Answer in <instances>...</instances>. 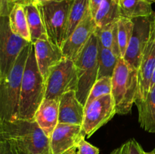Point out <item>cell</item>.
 Masks as SVG:
<instances>
[{"label":"cell","mask_w":155,"mask_h":154,"mask_svg":"<svg viewBox=\"0 0 155 154\" xmlns=\"http://www.w3.org/2000/svg\"><path fill=\"white\" fill-rule=\"evenodd\" d=\"M9 24L12 32L23 38L26 41L31 42L27 16L24 5L15 4L9 14Z\"/></svg>","instance_id":"44dd1931"},{"label":"cell","mask_w":155,"mask_h":154,"mask_svg":"<svg viewBox=\"0 0 155 154\" xmlns=\"http://www.w3.org/2000/svg\"><path fill=\"white\" fill-rule=\"evenodd\" d=\"M121 154H143V149L135 139H131L121 145Z\"/></svg>","instance_id":"4316f807"},{"label":"cell","mask_w":155,"mask_h":154,"mask_svg":"<svg viewBox=\"0 0 155 154\" xmlns=\"http://www.w3.org/2000/svg\"><path fill=\"white\" fill-rule=\"evenodd\" d=\"M44 99H59L66 92L77 91L78 85L77 69L73 60L64 57L54 65L45 81Z\"/></svg>","instance_id":"52a82bcc"},{"label":"cell","mask_w":155,"mask_h":154,"mask_svg":"<svg viewBox=\"0 0 155 154\" xmlns=\"http://www.w3.org/2000/svg\"><path fill=\"white\" fill-rule=\"evenodd\" d=\"M90 14L89 0H73L68 16L67 38Z\"/></svg>","instance_id":"cb8c5ba5"},{"label":"cell","mask_w":155,"mask_h":154,"mask_svg":"<svg viewBox=\"0 0 155 154\" xmlns=\"http://www.w3.org/2000/svg\"><path fill=\"white\" fill-rule=\"evenodd\" d=\"M152 16V15H151ZM151 16L133 19L134 23L133 36L123 58L136 69H139L142 54L150 33Z\"/></svg>","instance_id":"8fae6325"},{"label":"cell","mask_w":155,"mask_h":154,"mask_svg":"<svg viewBox=\"0 0 155 154\" xmlns=\"http://www.w3.org/2000/svg\"><path fill=\"white\" fill-rule=\"evenodd\" d=\"M24 8L27 16L31 43H34L38 39L48 38L37 3L32 2L24 5Z\"/></svg>","instance_id":"ac0fdd59"},{"label":"cell","mask_w":155,"mask_h":154,"mask_svg":"<svg viewBox=\"0 0 155 154\" xmlns=\"http://www.w3.org/2000/svg\"><path fill=\"white\" fill-rule=\"evenodd\" d=\"M52 1V0H36V2L38 3V4H41V3L47 2Z\"/></svg>","instance_id":"d590c367"},{"label":"cell","mask_w":155,"mask_h":154,"mask_svg":"<svg viewBox=\"0 0 155 154\" xmlns=\"http://www.w3.org/2000/svg\"><path fill=\"white\" fill-rule=\"evenodd\" d=\"M117 114L114 101L111 95L93 100L85 105L82 127L86 136L90 137Z\"/></svg>","instance_id":"9c48e42d"},{"label":"cell","mask_w":155,"mask_h":154,"mask_svg":"<svg viewBox=\"0 0 155 154\" xmlns=\"http://www.w3.org/2000/svg\"><path fill=\"white\" fill-rule=\"evenodd\" d=\"M30 43L12 32L8 16L0 17V66L2 78L10 72L20 53Z\"/></svg>","instance_id":"ba28073f"},{"label":"cell","mask_w":155,"mask_h":154,"mask_svg":"<svg viewBox=\"0 0 155 154\" xmlns=\"http://www.w3.org/2000/svg\"><path fill=\"white\" fill-rule=\"evenodd\" d=\"M97 24L92 14H89L67 38L61 50L64 57L74 61L95 32Z\"/></svg>","instance_id":"4fadbf2b"},{"label":"cell","mask_w":155,"mask_h":154,"mask_svg":"<svg viewBox=\"0 0 155 154\" xmlns=\"http://www.w3.org/2000/svg\"><path fill=\"white\" fill-rule=\"evenodd\" d=\"M31 43L20 53L10 72L0 82V121L18 119L21 81Z\"/></svg>","instance_id":"3957f363"},{"label":"cell","mask_w":155,"mask_h":154,"mask_svg":"<svg viewBox=\"0 0 155 154\" xmlns=\"http://www.w3.org/2000/svg\"><path fill=\"white\" fill-rule=\"evenodd\" d=\"M98 39L95 32L74 60L78 77L76 95L84 107L91 88L98 78Z\"/></svg>","instance_id":"5b68a950"},{"label":"cell","mask_w":155,"mask_h":154,"mask_svg":"<svg viewBox=\"0 0 155 154\" xmlns=\"http://www.w3.org/2000/svg\"><path fill=\"white\" fill-rule=\"evenodd\" d=\"M143 154H155V152L154 150H153L152 152H145V151H144Z\"/></svg>","instance_id":"8d00e7d4"},{"label":"cell","mask_w":155,"mask_h":154,"mask_svg":"<svg viewBox=\"0 0 155 154\" xmlns=\"http://www.w3.org/2000/svg\"><path fill=\"white\" fill-rule=\"evenodd\" d=\"M2 79V70H1V66H0V82H1Z\"/></svg>","instance_id":"74e56055"},{"label":"cell","mask_w":155,"mask_h":154,"mask_svg":"<svg viewBox=\"0 0 155 154\" xmlns=\"http://www.w3.org/2000/svg\"><path fill=\"white\" fill-rule=\"evenodd\" d=\"M74 154H77V151H76V152H74Z\"/></svg>","instance_id":"ab89813d"},{"label":"cell","mask_w":155,"mask_h":154,"mask_svg":"<svg viewBox=\"0 0 155 154\" xmlns=\"http://www.w3.org/2000/svg\"><path fill=\"white\" fill-rule=\"evenodd\" d=\"M121 57L108 48H106L98 42V79L103 77H112L117 62Z\"/></svg>","instance_id":"7402d4cb"},{"label":"cell","mask_w":155,"mask_h":154,"mask_svg":"<svg viewBox=\"0 0 155 154\" xmlns=\"http://www.w3.org/2000/svg\"><path fill=\"white\" fill-rule=\"evenodd\" d=\"M150 1L152 3H154V2H155V0H150Z\"/></svg>","instance_id":"f35d334b"},{"label":"cell","mask_w":155,"mask_h":154,"mask_svg":"<svg viewBox=\"0 0 155 154\" xmlns=\"http://www.w3.org/2000/svg\"><path fill=\"white\" fill-rule=\"evenodd\" d=\"M86 137L82 125L58 123L49 138L50 154H64Z\"/></svg>","instance_id":"7c38bea8"},{"label":"cell","mask_w":155,"mask_h":154,"mask_svg":"<svg viewBox=\"0 0 155 154\" xmlns=\"http://www.w3.org/2000/svg\"><path fill=\"white\" fill-rule=\"evenodd\" d=\"M73 0H52L38 4L48 40L61 48L67 39L68 21Z\"/></svg>","instance_id":"8992f818"},{"label":"cell","mask_w":155,"mask_h":154,"mask_svg":"<svg viewBox=\"0 0 155 154\" xmlns=\"http://www.w3.org/2000/svg\"><path fill=\"white\" fill-rule=\"evenodd\" d=\"M32 44L34 47L38 68L44 81H45L50 69L64 57L62 50L48 40V38L38 39Z\"/></svg>","instance_id":"5bb4252c"},{"label":"cell","mask_w":155,"mask_h":154,"mask_svg":"<svg viewBox=\"0 0 155 154\" xmlns=\"http://www.w3.org/2000/svg\"><path fill=\"white\" fill-rule=\"evenodd\" d=\"M120 6L121 16L132 20L154 14L150 0H120Z\"/></svg>","instance_id":"d6986e66"},{"label":"cell","mask_w":155,"mask_h":154,"mask_svg":"<svg viewBox=\"0 0 155 154\" xmlns=\"http://www.w3.org/2000/svg\"><path fill=\"white\" fill-rule=\"evenodd\" d=\"M111 77H103V78L98 79L91 88L86 104H89L93 100L100 97L111 95Z\"/></svg>","instance_id":"484cf974"},{"label":"cell","mask_w":155,"mask_h":154,"mask_svg":"<svg viewBox=\"0 0 155 154\" xmlns=\"http://www.w3.org/2000/svg\"><path fill=\"white\" fill-rule=\"evenodd\" d=\"M110 154H121V146L117 148L114 150L112 151V152Z\"/></svg>","instance_id":"836d02e7"},{"label":"cell","mask_w":155,"mask_h":154,"mask_svg":"<svg viewBox=\"0 0 155 154\" xmlns=\"http://www.w3.org/2000/svg\"><path fill=\"white\" fill-rule=\"evenodd\" d=\"M155 85V68L154 69V72H153L152 77H151V83H150V89L153 87V86Z\"/></svg>","instance_id":"d6a6232c"},{"label":"cell","mask_w":155,"mask_h":154,"mask_svg":"<svg viewBox=\"0 0 155 154\" xmlns=\"http://www.w3.org/2000/svg\"><path fill=\"white\" fill-rule=\"evenodd\" d=\"M139 112V122L146 131L155 134V85L148 91L143 101L135 102Z\"/></svg>","instance_id":"e0dca14e"},{"label":"cell","mask_w":155,"mask_h":154,"mask_svg":"<svg viewBox=\"0 0 155 154\" xmlns=\"http://www.w3.org/2000/svg\"><path fill=\"white\" fill-rule=\"evenodd\" d=\"M76 151H77V147L73 148V149H71V150L68 151V152H66L65 153H64V154H74V152H76ZM46 154H50V152H48V153H46Z\"/></svg>","instance_id":"e575fe53"},{"label":"cell","mask_w":155,"mask_h":154,"mask_svg":"<svg viewBox=\"0 0 155 154\" xmlns=\"http://www.w3.org/2000/svg\"><path fill=\"white\" fill-rule=\"evenodd\" d=\"M12 1L15 4H20L22 5H26L30 4L32 2H35L33 0H12Z\"/></svg>","instance_id":"1f68e13d"},{"label":"cell","mask_w":155,"mask_h":154,"mask_svg":"<svg viewBox=\"0 0 155 154\" xmlns=\"http://www.w3.org/2000/svg\"><path fill=\"white\" fill-rule=\"evenodd\" d=\"M33 1H34V2H36V0H33Z\"/></svg>","instance_id":"60d3db41"},{"label":"cell","mask_w":155,"mask_h":154,"mask_svg":"<svg viewBox=\"0 0 155 154\" xmlns=\"http://www.w3.org/2000/svg\"><path fill=\"white\" fill-rule=\"evenodd\" d=\"M59 99H44L34 116L36 123L48 138L59 123Z\"/></svg>","instance_id":"2e32d148"},{"label":"cell","mask_w":155,"mask_h":154,"mask_svg":"<svg viewBox=\"0 0 155 154\" xmlns=\"http://www.w3.org/2000/svg\"><path fill=\"white\" fill-rule=\"evenodd\" d=\"M117 27L118 45H119L121 57L123 58L125 55L129 43H130L132 36H133L134 23L132 19L122 17L118 20Z\"/></svg>","instance_id":"d4e9b609"},{"label":"cell","mask_w":155,"mask_h":154,"mask_svg":"<svg viewBox=\"0 0 155 154\" xmlns=\"http://www.w3.org/2000/svg\"><path fill=\"white\" fill-rule=\"evenodd\" d=\"M85 107L77 99L76 91L66 92L59 101V123L82 125Z\"/></svg>","instance_id":"9a60e30c"},{"label":"cell","mask_w":155,"mask_h":154,"mask_svg":"<svg viewBox=\"0 0 155 154\" xmlns=\"http://www.w3.org/2000/svg\"><path fill=\"white\" fill-rule=\"evenodd\" d=\"M103 0H89V5H90V11L91 14L93 18H95L100 5Z\"/></svg>","instance_id":"f546056e"},{"label":"cell","mask_w":155,"mask_h":154,"mask_svg":"<svg viewBox=\"0 0 155 154\" xmlns=\"http://www.w3.org/2000/svg\"><path fill=\"white\" fill-rule=\"evenodd\" d=\"M155 68V12L151 16L150 33L138 69L139 91L136 101H143L150 90V83Z\"/></svg>","instance_id":"30bf717a"},{"label":"cell","mask_w":155,"mask_h":154,"mask_svg":"<svg viewBox=\"0 0 155 154\" xmlns=\"http://www.w3.org/2000/svg\"><path fill=\"white\" fill-rule=\"evenodd\" d=\"M0 140L8 145L12 154L49 152V138L35 119L0 121Z\"/></svg>","instance_id":"6da1fadb"},{"label":"cell","mask_w":155,"mask_h":154,"mask_svg":"<svg viewBox=\"0 0 155 154\" xmlns=\"http://www.w3.org/2000/svg\"><path fill=\"white\" fill-rule=\"evenodd\" d=\"M0 154H12L8 145L2 140H0Z\"/></svg>","instance_id":"4dcf8cb0"},{"label":"cell","mask_w":155,"mask_h":154,"mask_svg":"<svg viewBox=\"0 0 155 154\" xmlns=\"http://www.w3.org/2000/svg\"><path fill=\"white\" fill-rule=\"evenodd\" d=\"M154 152H155V149H154Z\"/></svg>","instance_id":"b9f144b4"},{"label":"cell","mask_w":155,"mask_h":154,"mask_svg":"<svg viewBox=\"0 0 155 154\" xmlns=\"http://www.w3.org/2000/svg\"><path fill=\"white\" fill-rule=\"evenodd\" d=\"M77 154H99V149L83 139L77 146Z\"/></svg>","instance_id":"83f0119b"},{"label":"cell","mask_w":155,"mask_h":154,"mask_svg":"<svg viewBox=\"0 0 155 154\" xmlns=\"http://www.w3.org/2000/svg\"><path fill=\"white\" fill-rule=\"evenodd\" d=\"M111 95L117 114L126 115L131 110L138 97L137 69L124 58H120L111 77Z\"/></svg>","instance_id":"277c9868"},{"label":"cell","mask_w":155,"mask_h":154,"mask_svg":"<svg viewBox=\"0 0 155 154\" xmlns=\"http://www.w3.org/2000/svg\"><path fill=\"white\" fill-rule=\"evenodd\" d=\"M45 84L38 68L31 43L21 81L18 119H34L36 110L45 98Z\"/></svg>","instance_id":"7a4b0ae2"},{"label":"cell","mask_w":155,"mask_h":154,"mask_svg":"<svg viewBox=\"0 0 155 154\" xmlns=\"http://www.w3.org/2000/svg\"><path fill=\"white\" fill-rule=\"evenodd\" d=\"M15 5L12 0H0V17L9 16Z\"/></svg>","instance_id":"f1b7e54d"},{"label":"cell","mask_w":155,"mask_h":154,"mask_svg":"<svg viewBox=\"0 0 155 154\" xmlns=\"http://www.w3.org/2000/svg\"><path fill=\"white\" fill-rule=\"evenodd\" d=\"M117 21L110 23L102 27H97L95 33L98 36V42L104 48H108L118 57H121L118 45Z\"/></svg>","instance_id":"603a6c76"},{"label":"cell","mask_w":155,"mask_h":154,"mask_svg":"<svg viewBox=\"0 0 155 154\" xmlns=\"http://www.w3.org/2000/svg\"><path fill=\"white\" fill-rule=\"evenodd\" d=\"M120 18V0H103L94 19L97 27H102L117 21Z\"/></svg>","instance_id":"ffe728a7"}]
</instances>
